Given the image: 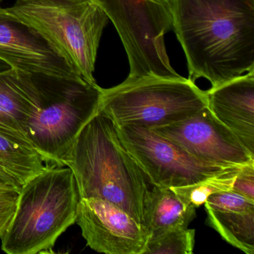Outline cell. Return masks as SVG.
Listing matches in <instances>:
<instances>
[{
    "instance_id": "cell-1",
    "label": "cell",
    "mask_w": 254,
    "mask_h": 254,
    "mask_svg": "<svg viewBox=\"0 0 254 254\" xmlns=\"http://www.w3.org/2000/svg\"><path fill=\"white\" fill-rule=\"evenodd\" d=\"M189 78L212 87L254 69V0H169Z\"/></svg>"
},
{
    "instance_id": "cell-2",
    "label": "cell",
    "mask_w": 254,
    "mask_h": 254,
    "mask_svg": "<svg viewBox=\"0 0 254 254\" xmlns=\"http://www.w3.org/2000/svg\"><path fill=\"white\" fill-rule=\"evenodd\" d=\"M62 163L72 170L80 198L108 200L143 226L150 183L107 114L99 110L78 133Z\"/></svg>"
},
{
    "instance_id": "cell-3",
    "label": "cell",
    "mask_w": 254,
    "mask_h": 254,
    "mask_svg": "<svg viewBox=\"0 0 254 254\" xmlns=\"http://www.w3.org/2000/svg\"><path fill=\"white\" fill-rule=\"evenodd\" d=\"M102 89L81 76L26 74L33 110L25 136L47 164L63 166L66 151L99 111Z\"/></svg>"
},
{
    "instance_id": "cell-4",
    "label": "cell",
    "mask_w": 254,
    "mask_h": 254,
    "mask_svg": "<svg viewBox=\"0 0 254 254\" xmlns=\"http://www.w3.org/2000/svg\"><path fill=\"white\" fill-rule=\"evenodd\" d=\"M80 197L72 170L47 166L22 186L14 215L0 236L8 254H36L52 249L76 220Z\"/></svg>"
},
{
    "instance_id": "cell-5",
    "label": "cell",
    "mask_w": 254,
    "mask_h": 254,
    "mask_svg": "<svg viewBox=\"0 0 254 254\" xmlns=\"http://www.w3.org/2000/svg\"><path fill=\"white\" fill-rule=\"evenodd\" d=\"M5 9L84 79L96 82L98 50L109 18L96 0H17Z\"/></svg>"
},
{
    "instance_id": "cell-6",
    "label": "cell",
    "mask_w": 254,
    "mask_h": 254,
    "mask_svg": "<svg viewBox=\"0 0 254 254\" xmlns=\"http://www.w3.org/2000/svg\"><path fill=\"white\" fill-rule=\"evenodd\" d=\"M207 105V93L190 78L148 75L102 89L99 110L117 126L153 129L182 121Z\"/></svg>"
},
{
    "instance_id": "cell-7",
    "label": "cell",
    "mask_w": 254,
    "mask_h": 254,
    "mask_svg": "<svg viewBox=\"0 0 254 254\" xmlns=\"http://www.w3.org/2000/svg\"><path fill=\"white\" fill-rule=\"evenodd\" d=\"M115 26L127 54V78H178L166 51L172 30L169 0H96Z\"/></svg>"
},
{
    "instance_id": "cell-8",
    "label": "cell",
    "mask_w": 254,
    "mask_h": 254,
    "mask_svg": "<svg viewBox=\"0 0 254 254\" xmlns=\"http://www.w3.org/2000/svg\"><path fill=\"white\" fill-rule=\"evenodd\" d=\"M117 127L120 138L151 186L166 188L184 187L236 168L200 161L170 139L148 127Z\"/></svg>"
},
{
    "instance_id": "cell-9",
    "label": "cell",
    "mask_w": 254,
    "mask_h": 254,
    "mask_svg": "<svg viewBox=\"0 0 254 254\" xmlns=\"http://www.w3.org/2000/svg\"><path fill=\"white\" fill-rule=\"evenodd\" d=\"M151 130L205 163L236 168L254 163V154L213 115L208 106L182 121Z\"/></svg>"
},
{
    "instance_id": "cell-10",
    "label": "cell",
    "mask_w": 254,
    "mask_h": 254,
    "mask_svg": "<svg viewBox=\"0 0 254 254\" xmlns=\"http://www.w3.org/2000/svg\"><path fill=\"white\" fill-rule=\"evenodd\" d=\"M87 245L106 254H143L148 234L124 209L99 197L80 198L76 220Z\"/></svg>"
},
{
    "instance_id": "cell-11",
    "label": "cell",
    "mask_w": 254,
    "mask_h": 254,
    "mask_svg": "<svg viewBox=\"0 0 254 254\" xmlns=\"http://www.w3.org/2000/svg\"><path fill=\"white\" fill-rule=\"evenodd\" d=\"M0 60L31 74L81 76L38 33L0 6Z\"/></svg>"
},
{
    "instance_id": "cell-12",
    "label": "cell",
    "mask_w": 254,
    "mask_h": 254,
    "mask_svg": "<svg viewBox=\"0 0 254 254\" xmlns=\"http://www.w3.org/2000/svg\"><path fill=\"white\" fill-rule=\"evenodd\" d=\"M206 93L211 112L254 154V69Z\"/></svg>"
},
{
    "instance_id": "cell-13",
    "label": "cell",
    "mask_w": 254,
    "mask_h": 254,
    "mask_svg": "<svg viewBox=\"0 0 254 254\" xmlns=\"http://www.w3.org/2000/svg\"><path fill=\"white\" fill-rule=\"evenodd\" d=\"M196 208L184 203L171 188L151 186L145 200L144 228L149 238L176 228H187Z\"/></svg>"
},
{
    "instance_id": "cell-14",
    "label": "cell",
    "mask_w": 254,
    "mask_h": 254,
    "mask_svg": "<svg viewBox=\"0 0 254 254\" xmlns=\"http://www.w3.org/2000/svg\"><path fill=\"white\" fill-rule=\"evenodd\" d=\"M48 166L26 137L0 128V172L23 186Z\"/></svg>"
},
{
    "instance_id": "cell-15",
    "label": "cell",
    "mask_w": 254,
    "mask_h": 254,
    "mask_svg": "<svg viewBox=\"0 0 254 254\" xmlns=\"http://www.w3.org/2000/svg\"><path fill=\"white\" fill-rule=\"evenodd\" d=\"M26 73L14 69L0 72V128L24 137L33 110L26 91Z\"/></svg>"
},
{
    "instance_id": "cell-16",
    "label": "cell",
    "mask_w": 254,
    "mask_h": 254,
    "mask_svg": "<svg viewBox=\"0 0 254 254\" xmlns=\"http://www.w3.org/2000/svg\"><path fill=\"white\" fill-rule=\"evenodd\" d=\"M205 209L208 224L224 240L245 254H254V210L236 212Z\"/></svg>"
},
{
    "instance_id": "cell-17",
    "label": "cell",
    "mask_w": 254,
    "mask_h": 254,
    "mask_svg": "<svg viewBox=\"0 0 254 254\" xmlns=\"http://www.w3.org/2000/svg\"><path fill=\"white\" fill-rule=\"evenodd\" d=\"M240 168H234L208 177L195 184L172 187L175 194L187 204L196 209L204 204L208 197L220 191L231 190Z\"/></svg>"
},
{
    "instance_id": "cell-18",
    "label": "cell",
    "mask_w": 254,
    "mask_h": 254,
    "mask_svg": "<svg viewBox=\"0 0 254 254\" xmlns=\"http://www.w3.org/2000/svg\"><path fill=\"white\" fill-rule=\"evenodd\" d=\"M194 242L195 230L189 227L173 229L149 238L143 254H191Z\"/></svg>"
},
{
    "instance_id": "cell-19",
    "label": "cell",
    "mask_w": 254,
    "mask_h": 254,
    "mask_svg": "<svg viewBox=\"0 0 254 254\" xmlns=\"http://www.w3.org/2000/svg\"><path fill=\"white\" fill-rule=\"evenodd\" d=\"M204 206L205 208L221 212H247L254 210V200L230 190L209 196Z\"/></svg>"
},
{
    "instance_id": "cell-20",
    "label": "cell",
    "mask_w": 254,
    "mask_h": 254,
    "mask_svg": "<svg viewBox=\"0 0 254 254\" xmlns=\"http://www.w3.org/2000/svg\"><path fill=\"white\" fill-rule=\"evenodd\" d=\"M20 191L0 189V236L6 230L17 208Z\"/></svg>"
},
{
    "instance_id": "cell-21",
    "label": "cell",
    "mask_w": 254,
    "mask_h": 254,
    "mask_svg": "<svg viewBox=\"0 0 254 254\" xmlns=\"http://www.w3.org/2000/svg\"><path fill=\"white\" fill-rule=\"evenodd\" d=\"M244 197L254 200V163L239 169L231 189Z\"/></svg>"
},
{
    "instance_id": "cell-22",
    "label": "cell",
    "mask_w": 254,
    "mask_h": 254,
    "mask_svg": "<svg viewBox=\"0 0 254 254\" xmlns=\"http://www.w3.org/2000/svg\"><path fill=\"white\" fill-rule=\"evenodd\" d=\"M22 186L17 184L14 180L10 177L7 176L5 174L0 172V189L5 190H15L20 191Z\"/></svg>"
},
{
    "instance_id": "cell-23",
    "label": "cell",
    "mask_w": 254,
    "mask_h": 254,
    "mask_svg": "<svg viewBox=\"0 0 254 254\" xmlns=\"http://www.w3.org/2000/svg\"><path fill=\"white\" fill-rule=\"evenodd\" d=\"M11 69V67H10L7 64H5V62L0 60V72L8 70V69Z\"/></svg>"
},
{
    "instance_id": "cell-24",
    "label": "cell",
    "mask_w": 254,
    "mask_h": 254,
    "mask_svg": "<svg viewBox=\"0 0 254 254\" xmlns=\"http://www.w3.org/2000/svg\"><path fill=\"white\" fill-rule=\"evenodd\" d=\"M2 1H3V0H0V5H1V3H2Z\"/></svg>"
}]
</instances>
